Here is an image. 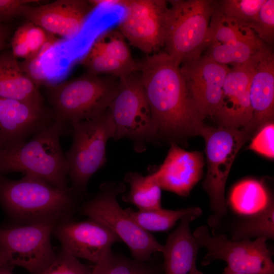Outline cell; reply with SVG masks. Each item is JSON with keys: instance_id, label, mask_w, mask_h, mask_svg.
Wrapping results in <instances>:
<instances>
[{"instance_id": "obj_13", "label": "cell", "mask_w": 274, "mask_h": 274, "mask_svg": "<svg viewBox=\"0 0 274 274\" xmlns=\"http://www.w3.org/2000/svg\"><path fill=\"white\" fill-rule=\"evenodd\" d=\"M180 66L198 113L203 120L213 118L220 107L224 82L230 68L205 55Z\"/></svg>"}, {"instance_id": "obj_4", "label": "cell", "mask_w": 274, "mask_h": 274, "mask_svg": "<svg viewBox=\"0 0 274 274\" xmlns=\"http://www.w3.org/2000/svg\"><path fill=\"white\" fill-rule=\"evenodd\" d=\"M119 78L85 73L46 87V97L54 120L70 124L97 117L116 96Z\"/></svg>"}, {"instance_id": "obj_24", "label": "cell", "mask_w": 274, "mask_h": 274, "mask_svg": "<svg viewBox=\"0 0 274 274\" xmlns=\"http://www.w3.org/2000/svg\"><path fill=\"white\" fill-rule=\"evenodd\" d=\"M266 45L259 39L213 44L207 48L204 55L221 64L241 65L250 61Z\"/></svg>"}, {"instance_id": "obj_9", "label": "cell", "mask_w": 274, "mask_h": 274, "mask_svg": "<svg viewBox=\"0 0 274 274\" xmlns=\"http://www.w3.org/2000/svg\"><path fill=\"white\" fill-rule=\"evenodd\" d=\"M108 110L115 126L114 140H130L138 153L157 141L139 72L119 78L117 93Z\"/></svg>"}, {"instance_id": "obj_28", "label": "cell", "mask_w": 274, "mask_h": 274, "mask_svg": "<svg viewBox=\"0 0 274 274\" xmlns=\"http://www.w3.org/2000/svg\"><path fill=\"white\" fill-rule=\"evenodd\" d=\"M274 237V206L272 200L259 212L248 215L234 224L231 239L242 241L251 238Z\"/></svg>"}, {"instance_id": "obj_40", "label": "cell", "mask_w": 274, "mask_h": 274, "mask_svg": "<svg viewBox=\"0 0 274 274\" xmlns=\"http://www.w3.org/2000/svg\"><path fill=\"white\" fill-rule=\"evenodd\" d=\"M2 149V146H1V145L0 144V149Z\"/></svg>"}, {"instance_id": "obj_35", "label": "cell", "mask_w": 274, "mask_h": 274, "mask_svg": "<svg viewBox=\"0 0 274 274\" xmlns=\"http://www.w3.org/2000/svg\"><path fill=\"white\" fill-rule=\"evenodd\" d=\"M38 2L36 0H0V23L22 16L25 6Z\"/></svg>"}, {"instance_id": "obj_34", "label": "cell", "mask_w": 274, "mask_h": 274, "mask_svg": "<svg viewBox=\"0 0 274 274\" xmlns=\"http://www.w3.org/2000/svg\"><path fill=\"white\" fill-rule=\"evenodd\" d=\"M274 124L268 123L261 127L252 138L249 149L267 158L274 157Z\"/></svg>"}, {"instance_id": "obj_10", "label": "cell", "mask_w": 274, "mask_h": 274, "mask_svg": "<svg viewBox=\"0 0 274 274\" xmlns=\"http://www.w3.org/2000/svg\"><path fill=\"white\" fill-rule=\"evenodd\" d=\"M199 248L207 254L201 264L207 265L214 260H222L233 271L247 274H274L272 253L267 239L258 238L233 241L225 235L210 233L206 226L198 227L192 233Z\"/></svg>"}, {"instance_id": "obj_23", "label": "cell", "mask_w": 274, "mask_h": 274, "mask_svg": "<svg viewBox=\"0 0 274 274\" xmlns=\"http://www.w3.org/2000/svg\"><path fill=\"white\" fill-rule=\"evenodd\" d=\"M124 179L129 184L130 190L122 195L123 201L134 205L140 211L162 208V189L152 174L144 176L130 172L125 175Z\"/></svg>"}, {"instance_id": "obj_17", "label": "cell", "mask_w": 274, "mask_h": 274, "mask_svg": "<svg viewBox=\"0 0 274 274\" xmlns=\"http://www.w3.org/2000/svg\"><path fill=\"white\" fill-rule=\"evenodd\" d=\"M53 231L63 248L78 258L95 264L114 244L122 242L110 229L90 219L81 222L66 220L55 226Z\"/></svg>"}, {"instance_id": "obj_2", "label": "cell", "mask_w": 274, "mask_h": 274, "mask_svg": "<svg viewBox=\"0 0 274 274\" xmlns=\"http://www.w3.org/2000/svg\"><path fill=\"white\" fill-rule=\"evenodd\" d=\"M67 124L54 121L22 145L0 149V173L22 172L59 188H70L68 164L60 143Z\"/></svg>"}, {"instance_id": "obj_30", "label": "cell", "mask_w": 274, "mask_h": 274, "mask_svg": "<svg viewBox=\"0 0 274 274\" xmlns=\"http://www.w3.org/2000/svg\"><path fill=\"white\" fill-rule=\"evenodd\" d=\"M259 39L251 28L227 19L215 6L210 19L207 48L213 44H222L239 40ZM207 49V48H206Z\"/></svg>"}, {"instance_id": "obj_22", "label": "cell", "mask_w": 274, "mask_h": 274, "mask_svg": "<svg viewBox=\"0 0 274 274\" xmlns=\"http://www.w3.org/2000/svg\"><path fill=\"white\" fill-rule=\"evenodd\" d=\"M0 97L44 105L39 86L11 52L0 53Z\"/></svg>"}, {"instance_id": "obj_5", "label": "cell", "mask_w": 274, "mask_h": 274, "mask_svg": "<svg viewBox=\"0 0 274 274\" xmlns=\"http://www.w3.org/2000/svg\"><path fill=\"white\" fill-rule=\"evenodd\" d=\"M125 189L122 182L102 183L95 196L83 205L81 213L113 231L127 245L133 259L148 261L155 253H162L163 245L120 207L117 197L124 193Z\"/></svg>"}, {"instance_id": "obj_38", "label": "cell", "mask_w": 274, "mask_h": 274, "mask_svg": "<svg viewBox=\"0 0 274 274\" xmlns=\"http://www.w3.org/2000/svg\"><path fill=\"white\" fill-rule=\"evenodd\" d=\"M197 274H203V273L201 272V271H199ZM222 274H247V273L233 271L232 270H231L229 268H228L227 267H226L224 268V271Z\"/></svg>"}, {"instance_id": "obj_36", "label": "cell", "mask_w": 274, "mask_h": 274, "mask_svg": "<svg viewBox=\"0 0 274 274\" xmlns=\"http://www.w3.org/2000/svg\"><path fill=\"white\" fill-rule=\"evenodd\" d=\"M8 37V29L2 23H0V51L5 47Z\"/></svg>"}, {"instance_id": "obj_1", "label": "cell", "mask_w": 274, "mask_h": 274, "mask_svg": "<svg viewBox=\"0 0 274 274\" xmlns=\"http://www.w3.org/2000/svg\"><path fill=\"white\" fill-rule=\"evenodd\" d=\"M139 63L157 141L176 143L201 136L206 125L191 97L180 65L165 52L155 53Z\"/></svg>"}, {"instance_id": "obj_27", "label": "cell", "mask_w": 274, "mask_h": 274, "mask_svg": "<svg viewBox=\"0 0 274 274\" xmlns=\"http://www.w3.org/2000/svg\"><path fill=\"white\" fill-rule=\"evenodd\" d=\"M52 35L30 22L15 32L11 40V52L17 59L27 60L38 55L48 43L56 41Z\"/></svg>"}, {"instance_id": "obj_7", "label": "cell", "mask_w": 274, "mask_h": 274, "mask_svg": "<svg viewBox=\"0 0 274 274\" xmlns=\"http://www.w3.org/2000/svg\"><path fill=\"white\" fill-rule=\"evenodd\" d=\"M201 136L205 141L207 162L203 188L209 196L212 212L208 224L215 229L227 214L225 188L231 166L238 152L250 139L242 128L208 125Z\"/></svg>"}, {"instance_id": "obj_31", "label": "cell", "mask_w": 274, "mask_h": 274, "mask_svg": "<svg viewBox=\"0 0 274 274\" xmlns=\"http://www.w3.org/2000/svg\"><path fill=\"white\" fill-rule=\"evenodd\" d=\"M265 0L214 1L215 6L228 20L250 28Z\"/></svg>"}, {"instance_id": "obj_6", "label": "cell", "mask_w": 274, "mask_h": 274, "mask_svg": "<svg viewBox=\"0 0 274 274\" xmlns=\"http://www.w3.org/2000/svg\"><path fill=\"white\" fill-rule=\"evenodd\" d=\"M164 46L180 65L202 55L208 42L212 0H169Z\"/></svg>"}, {"instance_id": "obj_8", "label": "cell", "mask_w": 274, "mask_h": 274, "mask_svg": "<svg viewBox=\"0 0 274 274\" xmlns=\"http://www.w3.org/2000/svg\"><path fill=\"white\" fill-rule=\"evenodd\" d=\"M70 125L73 143L65 156L72 188L80 194L86 191L90 178L105 165L106 146L114 137L115 126L108 109L97 117Z\"/></svg>"}, {"instance_id": "obj_20", "label": "cell", "mask_w": 274, "mask_h": 274, "mask_svg": "<svg viewBox=\"0 0 274 274\" xmlns=\"http://www.w3.org/2000/svg\"><path fill=\"white\" fill-rule=\"evenodd\" d=\"M203 165L200 152L186 151L173 142L163 162L152 175L162 189L186 196L201 179Z\"/></svg>"}, {"instance_id": "obj_12", "label": "cell", "mask_w": 274, "mask_h": 274, "mask_svg": "<svg viewBox=\"0 0 274 274\" xmlns=\"http://www.w3.org/2000/svg\"><path fill=\"white\" fill-rule=\"evenodd\" d=\"M117 5L124 10L117 29L131 45L146 54L164 46L167 1H118Z\"/></svg>"}, {"instance_id": "obj_19", "label": "cell", "mask_w": 274, "mask_h": 274, "mask_svg": "<svg viewBox=\"0 0 274 274\" xmlns=\"http://www.w3.org/2000/svg\"><path fill=\"white\" fill-rule=\"evenodd\" d=\"M250 61L243 65L233 66L226 75L220 105L213 117L219 127L241 128L246 126L251 118Z\"/></svg>"}, {"instance_id": "obj_37", "label": "cell", "mask_w": 274, "mask_h": 274, "mask_svg": "<svg viewBox=\"0 0 274 274\" xmlns=\"http://www.w3.org/2000/svg\"><path fill=\"white\" fill-rule=\"evenodd\" d=\"M0 274H13L10 266H3L0 267Z\"/></svg>"}, {"instance_id": "obj_3", "label": "cell", "mask_w": 274, "mask_h": 274, "mask_svg": "<svg viewBox=\"0 0 274 274\" xmlns=\"http://www.w3.org/2000/svg\"><path fill=\"white\" fill-rule=\"evenodd\" d=\"M79 194L28 176L19 180L0 178V201L14 217L27 224L54 222L73 212Z\"/></svg>"}, {"instance_id": "obj_32", "label": "cell", "mask_w": 274, "mask_h": 274, "mask_svg": "<svg viewBox=\"0 0 274 274\" xmlns=\"http://www.w3.org/2000/svg\"><path fill=\"white\" fill-rule=\"evenodd\" d=\"M92 268L81 262L78 258L62 248L51 263L40 274H91Z\"/></svg>"}, {"instance_id": "obj_21", "label": "cell", "mask_w": 274, "mask_h": 274, "mask_svg": "<svg viewBox=\"0 0 274 274\" xmlns=\"http://www.w3.org/2000/svg\"><path fill=\"white\" fill-rule=\"evenodd\" d=\"M198 217L187 215L168 236L162 252L164 274H197L196 261L199 248L190 229V223Z\"/></svg>"}, {"instance_id": "obj_39", "label": "cell", "mask_w": 274, "mask_h": 274, "mask_svg": "<svg viewBox=\"0 0 274 274\" xmlns=\"http://www.w3.org/2000/svg\"><path fill=\"white\" fill-rule=\"evenodd\" d=\"M3 266H6L5 265V263L4 262V261L3 260V258L1 256V255L0 254V267Z\"/></svg>"}, {"instance_id": "obj_26", "label": "cell", "mask_w": 274, "mask_h": 274, "mask_svg": "<svg viewBox=\"0 0 274 274\" xmlns=\"http://www.w3.org/2000/svg\"><path fill=\"white\" fill-rule=\"evenodd\" d=\"M271 200L264 186L253 179L237 184L230 195V202L234 210L247 216L263 210Z\"/></svg>"}, {"instance_id": "obj_14", "label": "cell", "mask_w": 274, "mask_h": 274, "mask_svg": "<svg viewBox=\"0 0 274 274\" xmlns=\"http://www.w3.org/2000/svg\"><path fill=\"white\" fill-rule=\"evenodd\" d=\"M96 7L93 1L57 0L38 6L27 5L22 16L49 33L70 41L80 35Z\"/></svg>"}, {"instance_id": "obj_11", "label": "cell", "mask_w": 274, "mask_h": 274, "mask_svg": "<svg viewBox=\"0 0 274 274\" xmlns=\"http://www.w3.org/2000/svg\"><path fill=\"white\" fill-rule=\"evenodd\" d=\"M55 224L36 223L0 229V254L5 265L40 274L56 256L50 239Z\"/></svg>"}, {"instance_id": "obj_29", "label": "cell", "mask_w": 274, "mask_h": 274, "mask_svg": "<svg viewBox=\"0 0 274 274\" xmlns=\"http://www.w3.org/2000/svg\"><path fill=\"white\" fill-rule=\"evenodd\" d=\"M152 259L139 261L115 253L111 249L95 264L91 274H162L163 268L152 262Z\"/></svg>"}, {"instance_id": "obj_16", "label": "cell", "mask_w": 274, "mask_h": 274, "mask_svg": "<svg viewBox=\"0 0 274 274\" xmlns=\"http://www.w3.org/2000/svg\"><path fill=\"white\" fill-rule=\"evenodd\" d=\"M250 100L252 116L241 128L250 139L264 125L273 122L274 55L267 45L251 60Z\"/></svg>"}, {"instance_id": "obj_15", "label": "cell", "mask_w": 274, "mask_h": 274, "mask_svg": "<svg viewBox=\"0 0 274 274\" xmlns=\"http://www.w3.org/2000/svg\"><path fill=\"white\" fill-rule=\"evenodd\" d=\"M86 73L120 78L139 72L126 40L117 29L106 31L91 44L81 62Z\"/></svg>"}, {"instance_id": "obj_18", "label": "cell", "mask_w": 274, "mask_h": 274, "mask_svg": "<svg viewBox=\"0 0 274 274\" xmlns=\"http://www.w3.org/2000/svg\"><path fill=\"white\" fill-rule=\"evenodd\" d=\"M54 121L44 105L0 97V144L2 149L24 144L31 135Z\"/></svg>"}, {"instance_id": "obj_25", "label": "cell", "mask_w": 274, "mask_h": 274, "mask_svg": "<svg viewBox=\"0 0 274 274\" xmlns=\"http://www.w3.org/2000/svg\"><path fill=\"white\" fill-rule=\"evenodd\" d=\"M125 211L141 228L149 232L168 231L185 216L194 215L198 217L202 214V210L198 207H189L175 210L161 208L137 211L127 208Z\"/></svg>"}, {"instance_id": "obj_33", "label": "cell", "mask_w": 274, "mask_h": 274, "mask_svg": "<svg viewBox=\"0 0 274 274\" xmlns=\"http://www.w3.org/2000/svg\"><path fill=\"white\" fill-rule=\"evenodd\" d=\"M264 44H272L274 40V1L265 0L255 21L250 26Z\"/></svg>"}]
</instances>
